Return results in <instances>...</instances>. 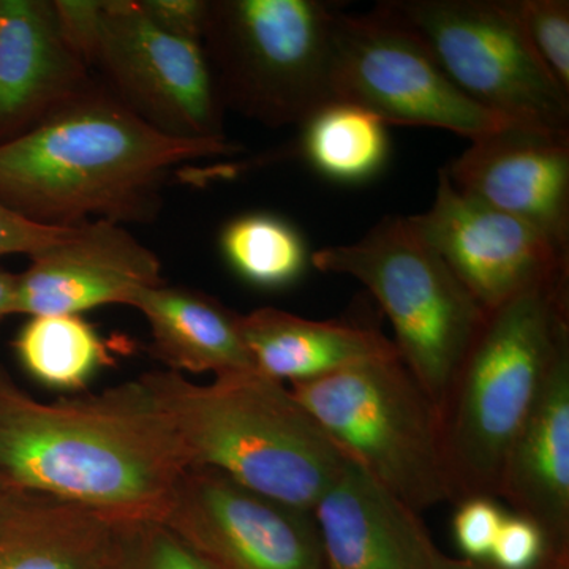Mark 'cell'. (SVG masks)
I'll return each instance as SVG.
<instances>
[{"mask_svg":"<svg viewBox=\"0 0 569 569\" xmlns=\"http://www.w3.org/2000/svg\"><path fill=\"white\" fill-rule=\"evenodd\" d=\"M14 290H17V274L0 268V323L7 317L13 316Z\"/></svg>","mask_w":569,"mask_h":569,"instance_id":"1f68e13d","label":"cell"},{"mask_svg":"<svg viewBox=\"0 0 569 569\" xmlns=\"http://www.w3.org/2000/svg\"><path fill=\"white\" fill-rule=\"evenodd\" d=\"M222 252L236 274L258 288H284L305 272V241L271 213H247L223 228Z\"/></svg>","mask_w":569,"mask_h":569,"instance_id":"603a6c76","label":"cell"},{"mask_svg":"<svg viewBox=\"0 0 569 569\" xmlns=\"http://www.w3.org/2000/svg\"><path fill=\"white\" fill-rule=\"evenodd\" d=\"M550 559L561 557L550 552L545 533L537 523L515 512L505 516L489 563L498 569H538Z\"/></svg>","mask_w":569,"mask_h":569,"instance_id":"83f0119b","label":"cell"},{"mask_svg":"<svg viewBox=\"0 0 569 569\" xmlns=\"http://www.w3.org/2000/svg\"><path fill=\"white\" fill-rule=\"evenodd\" d=\"M151 331V353L171 372L213 376L257 370L244 342L241 313L181 284H157L134 299Z\"/></svg>","mask_w":569,"mask_h":569,"instance_id":"d6986e66","label":"cell"},{"mask_svg":"<svg viewBox=\"0 0 569 569\" xmlns=\"http://www.w3.org/2000/svg\"><path fill=\"white\" fill-rule=\"evenodd\" d=\"M569 340V276L490 310L438 408L455 503L496 498L509 449Z\"/></svg>","mask_w":569,"mask_h":569,"instance_id":"277c9868","label":"cell"},{"mask_svg":"<svg viewBox=\"0 0 569 569\" xmlns=\"http://www.w3.org/2000/svg\"><path fill=\"white\" fill-rule=\"evenodd\" d=\"M71 228L47 227L32 222L0 203V257L11 253L32 257L61 241L70 233Z\"/></svg>","mask_w":569,"mask_h":569,"instance_id":"f546056e","label":"cell"},{"mask_svg":"<svg viewBox=\"0 0 569 569\" xmlns=\"http://www.w3.org/2000/svg\"><path fill=\"white\" fill-rule=\"evenodd\" d=\"M153 24L178 39L203 41L209 0H140Z\"/></svg>","mask_w":569,"mask_h":569,"instance_id":"f1b7e54d","label":"cell"},{"mask_svg":"<svg viewBox=\"0 0 569 569\" xmlns=\"http://www.w3.org/2000/svg\"><path fill=\"white\" fill-rule=\"evenodd\" d=\"M445 173L460 192L569 250V134L511 126L471 142Z\"/></svg>","mask_w":569,"mask_h":569,"instance_id":"5bb4252c","label":"cell"},{"mask_svg":"<svg viewBox=\"0 0 569 569\" xmlns=\"http://www.w3.org/2000/svg\"><path fill=\"white\" fill-rule=\"evenodd\" d=\"M458 505V512L452 520V533L463 559L489 561L507 515L496 498L471 497Z\"/></svg>","mask_w":569,"mask_h":569,"instance_id":"4316f807","label":"cell"},{"mask_svg":"<svg viewBox=\"0 0 569 569\" xmlns=\"http://www.w3.org/2000/svg\"><path fill=\"white\" fill-rule=\"evenodd\" d=\"M241 329L258 372L290 387L399 356L392 340L376 329L309 320L276 307L242 316Z\"/></svg>","mask_w":569,"mask_h":569,"instance_id":"ac0fdd59","label":"cell"},{"mask_svg":"<svg viewBox=\"0 0 569 569\" xmlns=\"http://www.w3.org/2000/svg\"><path fill=\"white\" fill-rule=\"evenodd\" d=\"M290 389L332 445L407 507L452 501L437 407L400 356Z\"/></svg>","mask_w":569,"mask_h":569,"instance_id":"52a82bcc","label":"cell"},{"mask_svg":"<svg viewBox=\"0 0 569 569\" xmlns=\"http://www.w3.org/2000/svg\"><path fill=\"white\" fill-rule=\"evenodd\" d=\"M310 261L373 295L395 329L397 353L438 410L488 312L408 217H387L358 242L325 247Z\"/></svg>","mask_w":569,"mask_h":569,"instance_id":"8992f818","label":"cell"},{"mask_svg":"<svg viewBox=\"0 0 569 569\" xmlns=\"http://www.w3.org/2000/svg\"><path fill=\"white\" fill-rule=\"evenodd\" d=\"M376 10L413 32L471 102L518 126L569 134V92L531 47L518 0H392Z\"/></svg>","mask_w":569,"mask_h":569,"instance_id":"ba28073f","label":"cell"},{"mask_svg":"<svg viewBox=\"0 0 569 569\" xmlns=\"http://www.w3.org/2000/svg\"><path fill=\"white\" fill-rule=\"evenodd\" d=\"M162 523L212 569H325L313 511L211 468L183 473Z\"/></svg>","mask_w":569,"mask_h":569,"instance_id":"8fae6325","label":"cell"},{"mask_svg":"<svg viewBox=\"0 0 569 569\" xmlns=\"http://www.w3.org/2000/svg\"><path fill=\"white\" fill-rule=\"evenodd\" d=\"M96 69L104 88L152 129L182 140H227L203 44L153 24L140 0H104Z\"/></svg>","mask_w":569,"mask_h":569,"instance_id":"30bf717a","label":"cell"},{"mask_svg":"<svg viewBox=\"0 0 569 569\" xmlns=\"http://www.w3.org/2000/svg\"><path fill=\"white\" fill-rule=\"evenodd\" d=\"M138 380L190 468H211L254 492L313 511L347 466L293 391L258 370L217 376L208 385L171 370Z\"/></svg>","mask_w":569,"mask_h":569,"instance_id":"3957f363","label":"cell"},{"mask_svg":"<svg viewBox=\"0 0 569 569\" xmlns=\"http://www.w3.org/2000/svg\"><path fill=\"white\" fill-rule=\"evenodd\" d=\"M302 130L301 151L307 162L332 181H367L387 163V123L358 104L328 103Z\"/></svg>","mask_w":569,"mask_h":569,"instance_id":"7402d4cb","label":"cell"},{"mask_svg":"<svg viewBox=\"0 0 569 569\" xmlns=\"http://www.w3.org/2000/svg\"><path fill=\"white\" fill-rule=\"evenodd\" d=\"M518 10L538 58L569 92L568 0H518Z\"/></svg>","mask_w":569,"mask_h":569,"instance_id":"d4e9b609","label":"cell"},{"mask_svg":"<svg viewBox=\"0 0 569 569\" xmlns=\"http://www.w3.org/2000/svg\"><path fill=\"white\" fill-rule=\"evenodd\" d=\"M103 569H212L162 522L112 523Z\"/></svg>","mask_w":569,"mask_h":569,"instance_id":"cb8c5ba5","label":"cell"},{"mask_svg":"<svg viewBox=\"0 0 569 569\" xmlns=\"http://www.w3.org/2000/svg\"><path fill=\"white\" fill-rule=\"evenodd\" d=\"M239 151L228 140L168 137L97 82L31 132L0 144V203L47 227L151 223L179 168Z\"/></svg>","mask_w":569,"mask_h":569,"instance_id":"7a4b0ae2","label":"cell"},{"mask_svg":"<svg viewBox=\"0 0 569 569\" xmlns=\"http://www.w3.org/2000/svg\"><path fill=\"white\" fill-rule=\"evenodd\" d=\"M452 274L490 312L527 288L569 276V250L537 228L460 192L445 170L436 200L408 217Z\"/></svg>","mask_w":569,"mask_h":569,"instance_id":"7c38bea8","label":"cell"},{"mask_svg":"<svg viewBox=\"0 0 569 569\" xmlns=\"http://www.w3.org/2000/svg\"><path fill=\"white\" fill-rule=\"evenodd\" d=\"M59 36L89 70L96 69L102 41L104 0H51Z\"/></svg>","mask_w":569,"mask_h":569,"instance_id":"484cf974","label":"cell"},{"mask_svg":"<svg viewBox=\"0 0 569 569\" xmlns=\"http://www.w3.org/2000/svg\"><path fill=\"white\" fill-rule=\"evenodd\" d=\"M9 489V486L6 485V481H3L2 475H0V492H3V490Z\"/></svg>","mask_w":569,"mask_h":569,"instance_id":"d6a6232c","label":"cell"},{"mask_svg":"<svg viewBox=\"0 0 569 569\" xmlns=\"http://www.w3.org/2000/svg\"><path fill=\"white\" fill-rule=\"evenodd\" d=\"M17 274L13 316H82L102 306L132 307L137 296L162 284L157 254L123 224L93 220L32 254Z\"/></svg>","mask_w":569,"mask_h":569,"instance_id":"4fadbf2b","label":"cell"},{"mask_svg":"<svg viewBox=\"0 0 569 569\" xmlns=\"http://www.w3.org/2000/svg\"><path fill=\"white\" fill-rule=\"evenodd\" d=\"M112 523L56 498L0 492V569H103Z\"/></svg>","mask_w":569,"mask_h":569,"instance_id":"ffe728a7","label":"cell"},{"mask_svg":"<svg viewBox=\"0 0 569 569\" xmlns=\"http://www.w3.org/2000/svg\"><path fill=\"white\" fill-rule=\"evenodd\" d=\"M325 569H438V550L418 512L348 460L313 508Z\"/></svg>","mask_w":569,"mask_h":569,"instance_id":"2e32d148","label":"cell"},{"mask_svg":"<svg viewBox=\"0 0 569 569\" xmlns=\"http://www.w3.org/2000/svg\"><path fill=\"white\" fill-rule=\"evenodd\" d=\"M332 92L387 126L432 127L471 142L518 126L471 102L413 32L378 10L337 14Z\"/></svg>","mask_w":569,"mask_h":569,"instance_id":"9c48e42d","label":"cell"},{"mask_svg":"<svg viewBox=\"0 0 569 569\" xmlns=\"http://www.w3.org/2000/svg\"><path fill=\"white\" fill-rule=\"evenodd\" d=\"M140 380L41 402L0 367V475L110 523L162 522L189 470Z\"/></svg>","mask_w":569,"mask_h":569,"instance_id":"6da1fadb","label":"cell"},{"mask_svg":"<svg viewBox=\"0 0 569 569\" xmlns=\"http://www.w3.org/2000/svg\"><path fill=\"white\" fill-rule=\"evenodd\" d=\"M438 569H498L489 561H473L467 559H451V557H441ZM538 569H569V560L550 559Z\"/></svg>","mask_w":569,"mask_h":569,"instance_id":"4dcf8cb0","label":"cell"},{"mask_svg":"<svg viewBox=\"0 0 569 569\" xmlns=\"http://www.w3.org/2000/svg\"><path fill=\"white\" fill-rule=\"evenodd\" d=\"M497 498L537 523L553 556L569 559V340L509 449Z\"/></svg>","mask_w":569,"mask_h":569,"instance_id":"e0dca14e","label":"cell"},{"mask_svg":"<svg viewBox=\"0 0 569 569\" xmlns=\"http://www.w3.org/2000/svg\"><path fill=\"white\" fill-rule=\"evenodd\" d=\"M337 14L320 0H209L201 44L224 110L302 127L336 102Z\"/></svg>","mask_w":569,"mask_h":569,"instance_id":"5b68a950","label":"cell"},{"mask_svg":"<svg viewBox=\"0 0 569 569\" xmlns=\"http://www.w3.org/2000/svg\"><path fill=\"white\" fill-rule=\"evenodd\" d=\"M96 84L59 36L51 0H0V144Z\"/></svg>","mask_w":569,"mask_h":569,"instance_id":"9a60e30c","label":"cell"},{"mask_svg":"<svg viewBox=\"0 0 569 569\" xmlns=\"http://www.w3.org/2000/svg\"><path fill=\"white\" fill-rule=\"evenodd\" d=\"M13 348L32 380L63 395H81L112 365L110 348L82 316L29 317Z\"/></svg>","mask_w":569,"mask_h":569,"instance_id":"44dd1931","label":"cell"}]
</instances>
